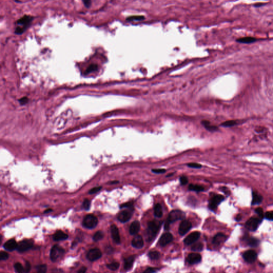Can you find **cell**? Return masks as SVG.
Returning a JSON list of instances; mask_svg holds the SVG:
<instances>
[{"instance_id": "obj_30", "label": "cell", "mask_w": 273, "mask_h": 273, "mask_svg": "<svg viewBox=\"0 0 273 273\" xmlns=\"http://www.w3.org/2000/svg\"><path fill=\"white\" fill-rule=\"evenodd\" d=\"M148 256L152 260H157L160 257V253L158 251H150L148 253Z\"/></svg>"}, {"instance_id": "obj_46", "label": "cell", "mask_w": 273, "mask_h": 273, "mask_svg": "<svg viewBox=\"0 0 273 273\" xmlns=\"http://www.w3.org/2000/svg\"><path fill=\"white\" fill-rule=\"evenodd\" d=\"M132 206H133V203H132V202H127V203H124L123 204L121 205V208H132Z\"/></svg>"}, {"instance_id": "obj_37", "label": "cell", "mask_w": 273, "mask_h": 273, "mask_svg": "<svg viewBox=\"0 0 273 273\" xmlns=\"http://www.w3.org/2000/svg\"><path fill=\"white\" fill-rule=\"evenodd\" d=\"M97 68L98 66L97 65H95V64H92V65H91L90 66L87 68L86 71V74H88L91 73V71H96V70L97 69Z\"/></svg>"}, {"instance_id": "obj_33", "label": "cell", "mask_w": 273, "mask_h": 273, "mask_svg": "<svg viewBox=\"0 0 273 273\" xmlns=\"http://www.w3.org/2000/svg\"><path fill=\"white\" fill-rule=\"evenodd\" d=\"M237 124V121L235 120H230V121H226L224 123L221 124V126L224 127H231Z\"/></svg>"}, {"instance_id": "obj_36", "label": "cell", "mask_w": 273, "mask_h": 273, "mask_svg": "<svg viewBox=\"0 0 273 273\" xmlns=\"http://www.w3.org/2000/svg\"><path fill=\"white\" fill-rule=\"evenodd\" d=\"M145 19L144 16H135L129 17L127 19V21H133V20H142Z\"/></svg>"}, {"instance_id": "obj_17", "label": "cell", "mask_w": 273, "mask_h": 273, "mask_svg": "<svg viewBox=\"0 0 273 273\" xmlns=\"http://www.w3.org/2000/svg\"><path fill=\"white\" fill-rule=\"evenodd\" d=\"M132 245L133 247L137 249L142 248L144 245L142 236L139 235L135 236L132 241Z\"/></svg>"}, {"instance_id": "obj_41", "label": "cell", "mask_w": 273, "mask_h": 273, "mask_svg": "<svg viewBox=\"0 0 273 273\" xmlns=\"http://www.w3.org/2000/svg\"><path fill=\"white\" fill-rule=\"evenodd\" d=\"M187 166L191 168H201L202 167V165L198 163H190L187 164Z\"/></svg>"}, {"instance_id": "obj_40", "label": "cell", "mask_w": 273, "mask_h": 273, "mask_svg": "<svg viewBox=\"0 0 273 273\" xmlns=\"http://www.w3.org/2000/svg\"><path fill=\"white\" fill-rule=\"evenodd\" d=\"M265 217L268 220H273V211L266 212L265 213Z\"/></svg>"}, {"instance_id": "obj_5", "label": "cell", "mask_w": 273, "mask_h": 273, "mask_svg": "<svg viewBox=\"0 0 273 273\" xmlns=\"http://www.w3.org/2000/svg\"><path fill=\"white\" fill-rule=\"evenodd\" d=\"M98 222L97 217L92 214H88L84 217L83 221V225L86 228L92 229L96 227Z\"/></svg>"}, {"instance_id": "obj_3", "label": "cell", "mask_w": 273, "mask_h": 273, "mask_svg": "<svg viewBox=\"0 0 273 273\" xmlns=\"http://www.w3.org/2000/svg\"><path fill=\"white\" fill-rule=\"evenodd\" d=\"M33 17L30 16L25 15L17 21L18 25L22 26H18L16 28L15 33L16 34H21L26 29L27 27L28 26L30 22L33 20Z\"/></svg>"}, {"instance_id": "obj_43", "label": "cell", "mask_w": 273, "mask_h": 273, "mask_svg": "<svg viewBox=\"0 0 273 273\" xmlns=\"http://www.w3.org/2000/svg\"><path fill=\"white\" fill-rule=\"evenodd\" d=\"M25 273H28L30 272V269H31V265L30 263L28 262H25Z\"/></svg>"}, {"instance_id": "obj_19", "label": "cell", "mask_w": 273, "mask_h": 273, "mask_svg": "<svg viewBox=\"0 0 273 273\" xmlns=\"http://www.w3.org/2000/svg\"><path fill=\"white\" fill-rule=\"evenodd\" d=\"M18 244L14 239H11L6 242L4 244V249L9 251L15 250L17 248Z\"/></svg>"}, {"instance_id": "obj_8", "label": "cell", "mask_w": 273, "mask_h": 273, "mask_svg": "<svg viewBox=\"0 0 273 273\" xmlns=\"http://www.w3.org/2000/svg\"><path fill=\"white\" fill-rule=\"evenodd\" d=\"M192 224L190 221L187 220H183L180 224L179 227V233L180 235H185L191 228Z\"/></svg>"}, {"instance_id": "obj_11", "label": "cell", "mask_w": 273, "mask_h": 273, "mask_svg": "<svg viewBox=\"0 0 273 273\" xmlns=\"http://www.w3.org/2000/svg\"><path fill=\"white\" fill-rule=\"evenodd\" d=\"M200 233L198 232H194L191 233L184 239V243L187 245H190L195 243L198 240L200 237Z\"/></svg>"}, {"instance_id": "obj_39", "label": "cell", "mask_w": 273, "mask_h": 273, "mask_svg": "<svg viewBox=\"0 0 273 273\" xmlns=\"http://www.w3.org/2000/svg\"><path fill=\"white\" fill-rule=\"evenodd\" d=\"M9 258V254L4 252V251H1L0 253V259L1 260H5L8 259Z\"/></svg>"}, {"instance_id": "obj_55", "label": "cell", "mask_w": 273, "mask_h": 273, "mask_svg": "<svg viewBox=\"0 0 273 273\" xmlns=\"http://www.w3.org/2000/svg\"><path fill=\"white\" fill-rule=\"evenodd\" d=\"M240 219H241V216H240V215H238V216L236 217V220H240Z\"/></svg>"}, {"instance_id": "obj_50", "label": "cell", "mask_w": 273, "mask_h": 273, "mask_svg": "<svg viewBox=\"0 0 273 273\" xmlns=\"http://www.w3.org/2000/svg\"><path fill=\"white\" fill-rule=\"evenodd\" d=\"M83 2L85 5V6L87 8L90 7L91 4V1H83Z\"/></svg>"}, {"instance_id": "obj_47", "label": "cell", "mask_w": 273, "mask_h": 273, "mask_svg": "<svg viewBox=\"0 0 273 273\" xmlns=\"http://www.w3.org/2000/svg\"><path fill=\"white\" fill-rule=\"evenodd\" d=\"M28 101V98L26 97L22 98L19 100V103L22 105L26 104Z\"/></svg>"}, {"instance_id": "obj_44", "label": "cell", "mask_w": 273, "mask_h": 273, "mask_svg": "<svg viewBox=\"0 0 273 273\" xmlns=\"http://www.w3.org/2000/svg\"><path fill=\"white\" fill-rule=\"evenodd\" d=\"M101 187H96L94 188H92L91 189H90V191H89V193L90 194H93L94 193H97L98 191H100L101 189Z\"/></svg>"}, {"instance_id": "obj_1", "label": "cell", "mask_w": 273, "mask_h": 273, "mask_svg": "<svg viewBox=\"0 0 273 273\" xmlns=\"http://www.w3.org/2000/svg\"><path fill=\"white\" fill-rule=\"evenodd\" d=\"M185 213L179 210H173L169 214L168 217L165 223L164 228L165 230H168L170 228V224L176 221L183 220L185 218Z\"/></svg>"}, {"instance_id": "obj_28", "label": "cell", "mask_w": 273, "mask_h": 273, "mask_svg": "<svg viewBox=\"0 0 273 273\" xmlns=\"http://www.w3.org/2000/svg\"><path fill=\"white\" fill-rule=\"evenodd\" d=\"M203 249V245L201 243H196L194 244L191 247V250L195 252H200Z\"/></svg>"}, {"instance_id": "obj_9", "label": "cell", "mask_w": 273, "mask_h": 273, "mask_svg": "<svg viewBox=\"0 0 273 273\" xmlns=\"http://www.w3.org/2000/svg\"><path fill=\"white\" fill-rule=\"evenodd\" d=\"M102 255L101 251L98 249H93L90 250L87 253V258L91 262L96 261L100 258Z\"/></svg>"}, {"instance_id": "obj_42", "label": "cell", "mask_w": 273, "mask_h": 273, "mask_svg": "<svg viewBox=\"0 0 273 273\" xmlns=\"http://www.w3.org/2000/svg\"><path fill=\"white\" fill-rule=\"evenodd\" d=\"M255 212L258 214L260 218L265 217V214L264 213V211L261 208H258L255 209Z\"/></svg>"}, {"instance_id": "obj_25", "label": "cell", "mask_w": 273, "mask_h": 273, "mask_svg": "<svg viewBox=\"0 0 273 273\" xmlns=\"http://www.w3.org/2000/svg\"><path fill=\"white\" fill-rule=\"evenodd\" d=\"M245 239L247 241V243L251 247H257L259 244V241L253 237H247Z\"/></svg>"}, {"instance_id": "obj_27", "label": "cell", "mask_w": 273, "mask_h": 273, "mask_svg": "<svg viewBox=\"0 0 273 273\" xmlns=\"http://www.w3.org/2000/svg\"><path fill=\"white\" fill-rule=\"evenodd\" d=\"M202 123L205 127L206 129L207 130H208L209 131H217L218 130V127H217L210 125L209 122L208 121H203L202 122Z\"/></svg>"}, {"instance_id": "obj_45", "label": "cell", "mask_w": 273, "mask_h": 273, "mask_svg": "<svg viewBox=\"0 0 273 273\" xmlns=\"http://www.w3.org/2000/svg\"><path fill=\"white\" fill-rule=\"evenodd\" d=\"M156 270H157L156 268L150 267L147 268L143 273H155L156 272Z\"/></svg>"}, {"instance_id": "obj_23", "label": "cell", "mask_w": 273, "mask_h": 273, "mask_svg": "<svg viewBox=\"0 0 273 273\" xmlns=\"http://www.w3.org/2000/svg\"><path fill=\"white\" fill-rule=\"evenodd\" d=\"M134 261H135V257L134 256H130L128 258H126L124 260V269L127 270L131 269L132 266H133V264Z\"/></svg>"}, {"instance_id": "obj_34", "label": "cell", "mask_w": 273, "mask_h": 273, "mask_svg": "<svg viewBox=\"0 0 273 273\" xmlns=\"http://www.w3.org/2000/svg\"><path fill=\"white\" fill-rule=\"evenodd\" d=\"M37 273H46L47 270V267L45 265H40L36 267Z\"/></svg>"}, {"instance_id": "obj_35", "label": "cell", "mask_w": 273, "mask_h": 273, "mask_svg": "<svg viewBox=\"0 0 273 273\" xmlns=\"http://www.w3.org/2000/svg\"><path fill=\"white\" fill-rule=\"evenodd\" d=\"M119 266H120L119 263L116 262H112L111 264H109L107 265V267L109 268V269H111L112 270H116L119 268Z\"/></svg>"}, {"instance_id": "obj_21", "label": "cell", "mask_w": 273, "mask_h": 273, "mask_svg": "<svg viewBox=\"0 0 273 273\" xmlns=\"http://www.w3.org/2000/svg\"><path fill=\"white\" fill-rule=\"evenodd\" d=\"M258 40H259V39L257 38L251 37V36H247V37L239 38L236 40V42H239V43L250 44V43H254L255 42L257 41Z\"/></svg>"}, {"instance_id": "obj_18", "label": "cell", "mask_w": 273, "mask_h": 273, "mask_svg": "<svg viewBox=\"0 0 273 273\" xmlns=\"http://www.w3.org/2000/svg\"><path fill=\"white\" fill-rule=\"evenodd\" d=\"M226 239H227V236L224 234L220 233H218L214 237L212 242L213 244L216 245H219L222 243L224 242Z\"/></svg>"}, {"instance_id": "obj_14", "label": "cell", "mask_w": 273, "mask_h": 273, "mask_svg": "<svg viewBox=\"0 0 273 273\" xmlns=\"http://www.w3.org/2000/svg\"><path fill=\"white\" fill-rule=\"evenodd\" d=\"M131 217L132 212L131 211L124 210L118 214L117 219L121 222H126L131 219Z\"/></svg>"}, {"instance_id": "obj_24", "label": "cell", "mask_w": 273, "mask_h": 273, "mask_svg": "<svg viewBox=\"0 0 273 273\" xmlns=\"http://www.w3.org/2000/svg\"><path fill=\"white\" fill-rule=\"evenodd\" d=\"M262 200V197L261 195L259 194L256 192H253L252 194V204H258L261 203Z\"/></svg>"}, {"instance_id": "obj_51", "label": "cell", "mask_w": 273, "mask_h": 273, "mask_svg": "<svg viewBox=\"0 0 273 273\" xmlns=\"http://www.w3.org/2000/svg\"><path fill=\"white\" fill-rule=\"evenodd\" d=\"M86 267H82L79 269L78 273H86Z\"/></svg>"}, {"instance_id": "obj_10", "label": "cell", "mask_w": 273, "mask_h": 273, "mask_svg": "<svg viewBox=\"0 0 273 273\" xmlns=\"http://www.w3.org/2000/svg\"><path fill=\"white\" fill-rule=\"evenodd\" d=\"M224 200V198L223 196L217 195L213 197L210 202L209 207L210 209L212 210L216 209L218 206Z\"/></svg>"}, {"instance_id": "obj_53", "label": "cell", "mask_w": 273, "mask_h": 273, "mask_svg": "<svg viewBox=\"0 0 273 273\" xmlns=\"http://www.w3.org/2000/svg\"><path fill=\"white\" fill-rule=\"evenodd\" d=\"M266 4L265 3H256V4H253V6L254 7H256V8H259V7H262V6H264Z\"/></svg>"}, {"instance_id": "obj_6", "label": "cell", "mask_w": 273, "mask_h": 273, "mask_svg": "<svg viewBox=\"0 0 273 273\" xmlns=\"http://www.w3.org/2000/svg\"><path fill=\"white\" fill-rule=\"evenodd\" d=\"M33 245V242L30 239H26L18 244L17 250L19 252H24L31 249Z\"/></svg>"}, {"instance_id": "obj_12", "label": "cell", "mask_w": 273, "mask_h": 273, "mask_svg": "<svg viewBox=\"0 0 273 273\" xmlns=\"http://www.w3.org/2000/svg\"><path fill=\"white\" fill-rule=\"evenodd\" d=\"M243 258L249 263H252L255 262L257 257V253L253 250H248L245 252L243 255Z\"/></svg>"}, {"instance_id": "obj_4", "label": "cell", "mask_w": 273, "mask_h": 273, "mask_svg": "<svg viewBox=\"0 0 273 273\" xmlns=\"http://www.w3.org/2000/svg\"><path fill=\"white\" fill-rule=\"evenodd\" d=\"M65 253V250L58 245L53 246L50 251V259L53 262H56L58 259L63 256Z\"/></svg>"}, {"instance_id": "obj_26", "label": "cell", "mask_w": 273, "mask_h": 273, "mask_svg": "<svg viewBox=\"0 0 273 273\" xmlns=\"http://www.w3.org/2000/svg\"><path fill=\"white\" fill-rule=\"evenodd\" d=\"M154 214L158 218H161L163 215V210L160 204H156L154 207Z\"/></svg>"}, {"instance_id": "obj_22", "label": "cell", "mask_w": 273, "mask_h": 273, "mask_svg": "<svg viewBox=\"0 0 273 273\" xmlns=\"http://www.w3.org/2000/svg\"><path fill=\"white\" fill-rule=\"evenodd\" d=\"M67 235L61 231H59L53 235V239L56 241L65 240L68 238Z\"/></svg>"}, {"instance_id": "obj_49", "label": "cell", "mask_w": 273, "mask_h": 273, "mask_svg": "<svg viewBox=\"0 0 273 273\" xmlns=\"http://www.w3.org/2000/svg\"><path fill=\"white\" fill-rule=\"evenodd\" d=\"M166 170L163 169H153L152 170V172L155 173H163L165 172Z\"/></svg>"}, {"instance_id": "obj_20", "label": "cell", "mask_w": 273, "mask_h": 273, "mask_svg": "<svg viewBox=\"0 0 273 273\" xmlns=\"http://www.w3.org/2000/svg\"><path fill=\"white\" fill-rule=\"evenodd\" d=\"M140 228V224L138 221H135L132 222L129 229V232L132 235H136L138 233Z\"/></svg>"}, {"instance_id": "obj_56", "label": "cell", "mask_w": 273, "mask_h": 273, "mask_svg": "<svg viewBox=\"0 0 273 273\" xmlns=\"http://www.w3.org/2000/svg\"><path fill=\"white\" fill-rule=\"evenodd\" d=\"M51 211V209L49 210H47V211H45V213H48L49 212H50Z\"/></svg>"}, {"instance_id": "obj_2", "label": "cell", "mask_w": 273, "mask_h": 273, "mask_svg": "<svg viewBox=\"0 0 273 273\" xmlns=\"http://www.w3.org/2000/svg\"><path fill=\"white\" fill-rule=\"evenodd\" d=\"M161 222L156 220L150 221L148 223V229L147 231L146 239L148 241H150L156 236L157 233L161 228Z\"/></svg>"}, {"instance_id": "obj_48", "label": "cell", "mask_w": 273, "mask_h": 273, "mask_svg": "<svg viewBox=\"0 0 273 273\" xmlns=\"http://www.w3.org/2000/svg\"><path fill=\"white\" fill-rule=\"evenodd\" d=\"M180 182L181 184L183 185H185L187 184V183H188V179H187V177H181L180 178Z\"/></svg>"}, {"instance_id": "obj_38", "label": "cell", "mask_w": 273, "mask_h": 273, "mask_svg": "<svg viewBox=\"0 0 273 273\" xmlns=\"http://www.w3.org/2000/svg\"><path fill=\"white\" fill-rule=\"evenodd\" d=\"M83 207L84 209L86 210H88L90 209V202L89 200L86 199L84 201L83 203Z\"/></svg>"}, {"instance_id": "obj_31", "label": "cell", "mask_w": 273, "mask_h": 273, "mask_svg": "<svg viewBox=\"0 0 273 273\" xmlns=\"http://www.w3.org/2000/svg\"><path fill=\"white\" fill-rule=\"evenodd\" d=\"M14 268L17 273H25L24 268L23 267L22 265L19 262L16 263L14 265Z\"/></svg>"}, {"instance_id": "obj_54", "label": "cell", "mask_w": 273, "mask_h": 273, "mask_svg": "<svg viewBox=\"0 0 273 273\" xmlns=\"http://www.w3.org/2000/svg\"><path fill=\"white\" fill-rule=\"evenodd\" d=\"M112 247H107L106 248V250H106V252H110V253L112 252V251L111 250H112Z\"/></svg>"}, {"instance_id": "obj_52", "label": "cell", "mask_w": 273, "mask_h": 273, "mask_svg": "<svg viewBox=\"0 0 273 273\" xmlns=\"http://www.w3.org/2000/svg\"><path fill=\"white\" fill-rule=\"evenodd\" d=\"M51 273H64V271L61 269H53Z\"/></svg>"}, {"instance_id": "obj_15", "label": "cell", "mask_w": 273, "mask_h": 273, "mask_svg": "<svg viewBox=\"0 0 273 273\" xmlns=\"http://www.w3.org/2000/svg\"><path fill=\"white\" fill-rule=\"evenodd\" d=\"M111 231L112 237L114 241L117 244H120L121 243V238H120L119 229L116 225L115 224L112 225L111 227Z\"/></svg>"}, {"instance_id": "obj_7", "label": "cell", "mask_w": 273, "mask_h": 273, "mask_svg": "<svg viewBox=\"0 0 273 273\" xmlns=\"http://www.w3.org/2000/svg\"><path fill=\"white\" fill-rule=\"evenodd\" d=\"M260 224V220L257 218H251L247 221L246 222L247 228L251 231L257 230Z\"/></svg>"}, {"instance_id": "obj_29", "label": "cell", "mask_w": 273, "mask_h": 273, "mask_svg": "<svg viewBox=\"0 0 273 273\" xmlns=\"http://www.w3.org/2000/svg\"><path fill=\"white\" fill-rule=\"evenodd\" d=\"M188 189L190 191H204V188L198 185H193L191 184L188 187Z\"/></svg>"}, {"instance_id": "obj_13", "label": "cell", "mask_w": 273, "mask_h": 273, "mask_svg": "<svg viewBox=\"0 0 273 273\" xmlns=\"http://www.w3.org/2000/svg\"><path fill=\"white\" fill-rule=\"evenodd\" d=\"M173 240L172 235L170 233H166L161 236V238L158 241L160 245L162 247H164L172 242Z\"/></svg>"}, {"instance_id": "obj_32", "label": "cell", "mask_w": 273, "mask_h": 273, "mask_svg": "<svg viewBox=\"0 0 273 273\" xmlns=\"http://www.w3.org/2000/svg\"><path fill=\"white\" fill-rule=\"evenodd\" d=\"M104 235L102 232L101 231H98L94 234L93 237V239L95 242H97L100 241V239H102L104 237Z\"/></svg>"}, {"instance_id": "obj_16", "label": "cell", "mask_w": 273, "mask_h": 273, "mask_svg": "<svg viewBox=\"0 0 273 273\" xmlns=\"http://www.w3.org/2000/svg\"><path fill=\"white\" fill-rule=\"evenodd\" d=\"M201 256L198 253H192L188 254L187 258V261L190 264H198L201 260Z\"/></svg>"}]
</instances>
